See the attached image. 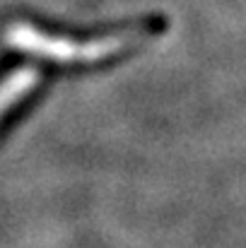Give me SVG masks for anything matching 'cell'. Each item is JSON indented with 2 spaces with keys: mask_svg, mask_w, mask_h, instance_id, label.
I'll return each mask as SVG.
<instances>
[{
  "mask_svg": "<svg viewBox=\"0 0 246 248\" xmlns=\"http://www.w3.org/2000/svg\"><path fill=\"white\" fill-rule=\"evenodd\" d=\"M5 44L34 56H44L56 63H84V61H99L109 56V51H116L126 46L123 36H106L94 41H75L68 36H53L34 29L27 22H15L5 29Z\"/></svg>",
  "mask_w": 246,
  "mask_h": 248,
  "instance_id": "1",
  "label": "cell"
},
{
  "mask_svg": "<svg viewBox=\"0 0 246 248\" xmlns=\"http://www.w3.org/2000/svg\"><path fill=\"white\" fill-rule=\"evenodd\" d=\"M39 82V73L36 68H17L15 73H10L5 80H0V116L12 108L17 101H22Z\"/></svg>",
  "mask_w": 246,
  "mask_h": 248,
  "instance_id": "2",
  "label": "cell"
}]
</instances>
